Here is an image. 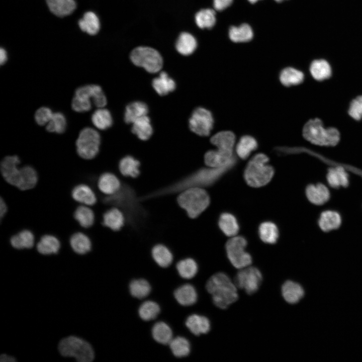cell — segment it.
<instances>
[{"label": "cell", "mask_w": 362, "mask_h": 362, "mask_svg": "<svg viewBox=\"0 0 362 362\" xmlns=\"http://www.w3.org/2000/svg\"><path fill=\"white\" fill-rule=\"evenodd\" d=\"M236 163L235 157L227 164L219 167L203 168L179 180L142 197L143 200L181 192L191 188H203L212 185Z\"/></svg>", "instance_id": "cell-1"}, {"label": "cell", "mask_w": 362, "mask_h": 362, "mask_svg": "<svg viewBox=\"0 0 362 362\" xmlns=\"http://www.w3.org/2000/svg\"><path fill=\"white\" fill-rule=\"evenodd\" d=\"M103 202L120 209L124 213L126 221L133 227H137L145 220L147 212L141 204V199L134 190L124 184L115 193L108 195Z\"/></svg>", "instance_id": "cell-2"}, {"label": "cell", "mask_w": 362, "mask_h": 362, "mask_svg": "<svg viewBox=\"0 0 362 362\" xmlns=\"http://www.w3.org/2000/svg\"><path fill=\"white\" fill-rule=\"evenodd\" d=\"M206 288L212 295L215 305L222 309H226L238 298L237 287L223 273L211 276L206 283Z\"/></svg>", "instance_id": "cell-3"}, {"label": "cell", "mask_w": 362, "mask_h": 362, "mask_svg": "<svg viewBox=\"0 0 362 362\" xmlns=\"http://www.w3.org/2000/svg\"><path fill=\"white\" fill-rule=\"evenodd\" d=\"M302 132L306 140L321 146H334L340 139V134L337 129L333 127L325 128L322 120L318 118L307 122Z\"/></svg>", "instance_id": "cell-4"}, {"label": "cell", "mask_w": 362, "mask_h": 362, "mask_svg": "<svg viewBox=\"0 0 362 362\" xmlns=\"http://www.w3.org/2000/svg\"><path fill=\"white\" fill-rule=\"evenodd\" d=\"M268 157L263 153H258L249 160L244 172V177L248 185L259 188L270 181L274 169L268 164Z\"/></svg>", "instance_id": "cell-5"}, {"label": "cell", "mask_w": 362, "mask_h": 362, "mask_svg": "<svg viewBox=\"0 0 362 362\" xmlns=\"http://www.w3.org/2000/svg\"><path fill=\"white\" fill-rule=\"evenodd\" d=\"M180 193L177 203L191 218L198 217L210 204L209 195L203 188H191Z\"/></svg>", "instance_id": "cell-6"}, {"label": "cell", "mask_w": 362, "mask_h": 362, "mask_svg": "<svg viewBox=\"0 0 362 362\" xmlns=\"http://www.w3.org/2000/svg\"><path fill=\"white\" fill-rule=\"evenodd\" d=\"M58 350L62 355L74 357L79 362H90L95 357L91 345L74 336L62 339L58 344Z\"/></svg>", "instance_id": "cell-7"}, {"label": "cell", "mask_w": 362, "mask_h": 362, "mask_svg": "<svg viewBox=\"0 0 362 362\" xmlns=\"http://www.w3.org/2000/svg\"><path fill=\"white\" fill-rule=\"evenodd\" d=\"M101 144V136L90 127L82 129L76 141L78 155L84 159H92L98 154Z\"/></svg>", "instance_id": "cell-8"}, {"label": "cell", "mask_w": 362, "mask_h": 362, "mask_svg": "<svg viewBox=\"0 0 362 362\" xmlns=\"http://www.w3.org/2000/svg\"><path fill=\"white\" fill-rule=\"evenodd\" d=\"M130 59L135 65L143 67L152 73L158 72L163 65L160 53L149 47L140 46L135 48L130 54Z\"/></svg>", "instance_id": "cell-9"}, {"label": "cell", "mask_w": 362, "mask_h": 362, "mask_svg": "<svg viewBox=\"0 0 362 362\" xmlns=\"http://www.w3.org/2000/svg\"><path fill=\"white\" fill-rule=\"evenodd\" d=\"M247 241L242 236H233L226 243L225 248L227 256L233 266L242 269L250 265L252 257L245 251Z\"/></svg>", "instance_id": "cell-10"}, {"label": "cell", "mask_w": 362, "mask_h": 362, "mask_svg": "<svg viewBox=\"0 0 362 362\" xmlns=\"http://www.w3.org/2000/svg\"><path fill=\"white\" fill-rule=\"evenodd\" d=\"M262 277L260 270L253 266L240 269L236 274L234 284L236 286L249 295L254 294L259 289Z\"/></svg>", "instance_id": "cell-11"}, {"label": "cell", "mask_w": 362, "mask_h": 362, "mask_svg": "<svg viewBox=\"0 0 362 362\" xmlns=\"http://www.w3.org/2000/svg\"><path fill=\"white\" fill-rule=\"evenodd\" d=\"M214 124V119L211 112L202 107L195 109L189 119L190 130L201 136H208Z\"/></svg>", "instance_id": "cell-12"}, {"label": "cell", "mask_w": 362, "mask_h": 362, "mask_svg": "<svg viewBox=\"0 0 362 362\" xmlns=\"http://www.w3.org/2000/svg\"><path fill=\"white\" fill-rule=\"evenodd\" d=\"M20 163L18 156L11 155L5 157L1 163V171L3 178L8 184L17 188L22 174L21 168L18 166Z\"/></svg>", "instance_id": "cell-13"}, {"label": "cell", "mask_w": 362, "mask_h": 362, "mask_svg": "<svg viewBox=\"0 0 362 362\" xmlns=\"http://www.w3.org/2000/svg\"><path fill=\"white\" fill-rule=\"evenodd\" d=\"M234 157L233 152L217 149L207 151L205 154L204 161L208 167H219L227 164Z\"/></svg>", "instance_id": "cell-14"}, {"label": "cell", "mask_w": 362, "mask_h": 362, "mask_svg": "<svg viewBox=\"0 0 362 362\" xmlns=\"http://www.w3.org/2000/svg\"><path fill=\"white\" fill-rule=\"evenodd\" d=\"M306 195L308 200L316 205L325 204L330 198V192L328 188L321 183L308 186L306 189Z\"/></svg>", "instance_id": "cell-15"}, {"label": "cell", "mask_w": 362, "mask_h": 362, "mask_svg": "<svg viewBox=\"0 0 362 362\" xmlns=\"http://www.w3.org/2000/svg\"><path fill=\"white\" fill-rule=\"evenodd\" d=\"M126 220L123 212L116 207L106 211L103 215L102 224L113 231L120 230Z\"/></svg>", "instance_id": "cell-16"}, {"label": "cell", "mask_w": 362, "mask_h": 362, "mask_svg": "<svg viewBox=\"0 0 362 362\" xmlns=\"http://www.w3.org/2000/svg\"><path fill=\"white\" fill-rule=\"evenodd\" d=\"M186 325L190 331L197 336L208 333L211 326L207 317L198 314L190 315L186 319Z\"/></svg>", "instance_id": "cell-17"}, {"label": "cell", "mask_w": 362, "mask_h": 362, "mask_svg": "<svg viewBox=\"0 0 362 362\" xmlns=\"http://www.w3.org/2000/svg\"><path fill=\"white\" fill-rule=\"evenodd\" d=\"M282 294L287 302L293 304L298 303L303 298L304 291L298 283L288 280L282 285Z\"/></svg>", "instance_id": "cell-18"}, {"label": "cell", "mask_w": 362, "mask_h": 362, "mask_svg": "<svg viewBox=\"0 0 362 362\" xmlns=\"http://www.w3.org/2000/svg\"><path fill=\"white\" fill-rule=\"evenodd\" d=\"M71 194L74 200L86 205H94L97 201V197L93 190L85 184H80L75 186L72 190Z\"/></svg>", "instance_id": "cell-19"}, {"label": "cell", "mask_w": 362, "mask_h": 362, "mask_svg": "<svg viewBox=\"0 0 362 362\" xmlns=\"http://www.w3.org/2000/svg\"><path fill=\"white\" fill-rule=\"evenodd\" d=\"M122 185L118 178L113 173L105 172L100 175L98 181L99 189L107 195L117 192Z\"/></svg>", "instance_id": "cell-20"}, {"label": "cell", "mask_w": 362, "mask_h": 362, "mask_svg": "<svg viewBox=\"0 0 362 362\" xmlns=\"http://www.w3.org/2000/svg\"><path fill=\"white\" fill-rule=\"evenodd\" d=\"M341 224V218L340 214L333 210H326L323 212L318 220L320 229L324 232H329L337 229Z\"/></svg>", "instance_id": "cell-21"}, {"label": "cell", "mask_w": 362, "mask_h": 362, "mask_svg": "<svg viewBox=\"0 0 362 362\" xmlns=\"http://www.w3.org/2000/svg\"><path fill=\"white\" fill-rule=\"evenodd\" d=\"M326 178L329 185L333 188L346 187L349 184L348 174L340 166L329 169Z\"/></svg>", "instance_id": "cell-22"}, {"label": "cell", "mask_w": 362, "mask_h": 362, "mask_svg": "<svg viewBox=\"0 0 362 362\" xmlns=\"http://www.w3.org/2000/svg\"><path fill=\"white\" fill-rule=\"evenodd\" d=\"M148 112L147 105L141 101H135L126 107L124 121L127 124L133 123L137 119L147 116Z\"/></svg>", "instance_id": "cell-23"}, {"label": "cell", "mask_w": 362, "mask_h": 362, "mask_svg": "<svg viewBox=\"0 0 362 362\" xmlns=\"http://www.w3.org/2000/svg\"><path fill=\"white\" fill-rule=\"evenodd\" d=\"M152 85L156 92L160 96H164L173 92L176 88L174 80L165 72H161L152 80Z\"/></svg>", "instance_id": "cell-24"}, {"label": "cell", "mask_w": 362, "mask_h": 362, "mask_svg": "<svg viewBox=\"0 0 362 362\" xmlns=\"http://www.w3.org/2000/svg\"><path fill=\"white\" fill-rule=\"evenodd\" d=\"M174 296L179 304L185 306L192 305L197 300L196 290L190 284H185L178 287L175 290Z\"/></svg>", "instance_id": "cell-25"}, {"label": "cell", "mask_w": 362, "mask_h": 362, "mask_svg": "<svg viewBox=\"0 0 362 362\" xmlns=\"http://www.w3.org/2000/svg\"><path fill=\"white\" fill-rule=\"evenodd\" d=\"M210 141L211 143L217 147V149L233 152L235 136L231 131H224L218 132L211 138Z\"/></svg>", "instance_id": "cell-26"}, {"label": "cell", "mask_w": 362, "mask_h": 362, "mask_svg": "<svg viewBox=\"0 0 362 362\" xmlns=\"http://www.w3.org/2000/svg\"><path fill=\"white\" fill-rule=\"evenodd\" d=\"M46 2L50 11L60 17L70 15L76 8L74 0H46Z\"/></svg>", "instance_id": "cell-27"}, {"label": "cell", "mask_w": 362, "mask_h": 362, "mask_svg": "<svg viewBox=\"0 0 362 362\" xmlns=\"http://www.w3.org/2000/svg\"><path fill=\"white\" fill-rule=\"evenodd\" d=\"M310 72L312 77L317 81L328 79L332 74V69L329 63L324 59L313 61L310 66Z\"/></svg>", "instance_id": "cell-28"}, {"label": "cell", "mask_w": 362, "mask_h": 362, "mask_svg": "<svg viewBox=\"0 0 362 362\" xmlns=\"http://www.w3.org/2000/svg\"><path fill=\"white\" fill-rule=\"evenodd\" d=\"M218 225L223 233L227 236H236L239 230V224L235 217L229 213L221 214Z\"/></svg>", "instance_id": "cell-29"}, {"label": "cell", "mask_w": 362, "mask_h": 362, "mask_svg": "<svg viewBox=\"0 0 362 362\" xmlns=\"http://www.w3.org/2000/svg\"><path fill=\"white\" fill-rule=\"evenodd\" d=\"M60 248V242L55 236L47 234L41 237L37 244V251L43 255L56 254Z\"/></svg>", "instance_id": "cell-30"}, {"label": "cell", "mask_w": 362, "mask_h": 362, "mask_svg": "<svg viewBox=\"0 0 362 362\" xmlns=\"http://www.w3.org/2000/svg\"><path fill=\"white\" fill-rule=\"evenodd\" d=\"M132 132L141 140H147L153 133L150 120L147 116L142 117L133 122Z\"/></svg>", "instance_id": "cell-31"}, {"label": "cell", "mask_w": 362, "mask_h": 362, "mask_svg": "<svg viewBox=\"0 0 362 362\" xmlns=\"http://www.w3.org/2000/svg\"><path fill=\"white\" fill-rule=\"evenodd\" d=\"M10 241L11 245L16 249H28L34 246L35 237L30 230L25 229L13 235Z\"/></svg>", "instance_id": "cell-32"}, {"label": "cell", "mask_w": 362, "mask_h": 362, "mask_svg": "<svg viewBox=\"0 0 362 362\" xmlns=\"http://www.w3.org/2000/svg\"><path fill=\"white\" fill-rule=\"evenodd\" d=\"M69 243L73 250L79 254H84L92 249V242L89 238L81 232L72 234L70 238Z\"/></svg>", "instance_id": "cell-33"}, {"label": "cell", "mask_w": 362, "mask_h": 362, "mask_svg": "<svg viewBox=\"0 0 362 362\" xmlns=\"http://www.w3.org/2000/svg\"><path fill=\"white\" fill-rule=\"evenodd\" d=\"M140 162L133 156L127 155L123 157L119 163L121 174L125 176L137 177L140 173Z\"/></svg>", "instance_id": "cell-34"}, {"label": "cell", "mask_w": 362, "mask_h": 362, "mask_svg": "<svg viewBox=\"0 0 362 362\" xmlns=\"http://www.w3.org/2000/svg\"><path fill=\"white\" fill-rule=\"evenodd\" d=\"M197 46V43L195 37L187 32H183L180 34L175 45L178 52L186 56L192 54Z\"/></svg>", "instance_id": "cell-35"}, {"label": "cell", "mask_w": 362, "mask_h": 362, "mask_svg": "<svg viewBox=\"0 0 362 362\" xmlns=\"http://www.w3.org/2000/svg\"><path fill=\"white\" fill-rule=\"evenodd\" d=\"M279 78L283 85L290 86L301 84L304 80V74L297 69L287 67L282 70Z\"/></svg>", "instance_id": "cell-36"}, {"label": "cell", "mask_w": 362, "mask_h": 362, "mask_svg": "<svg viewBox=\"0 0 362 362\" xmlns=\"http://www.w3.org/2000/svg\"><path fill=\"white\" fill-rule=\"evenodd\" d=\"M258 232L260 239L265 243L274 244L278 240L279 230L276 225L273 222H262L258 227Z\"/></svg>", "instance_id": "cell-37"}, {"label": "cell", "mask_w": 362, "mask_h": 362, "mask_svg": "<svg viewBox=\"0 0 362 362\" xmlns=\"http://www.w3.org/2000/svg\"><path fill=\"white\" fill-rule=\"evenodd\" d=\"M22 174L18 189L25 191L33 188L38 182V174L31 166L26 165L21 167Z\"/></svg>", "instance_id": "cell-38"}, {"label": "cell", "mask_w": 362, "mask_h": 362, "mask_svg": "<svg viewBox=\"0 0 362 362\" xmlns=\"http://www.w3.org/2000/svg\"><path fill=\"white\" fill-rule=\"evenodd\" d=\"M78 25L82 31L91 35L97 34L100 28L99 19L92 12L85 13L82 18L79 20Z\"/></svg>", "instance_id": "cell-39"}, {"label": "cell", "mask_w": 362, "mask_h": 362, "mask_svg": "<svg viewBox=\"0 0 362 362\" xmlns=\"http://www.w3.org/2000/svg\"><path fill=\"white\" fill-rule=\"evenodd\" d=\"M91 120L94 125L102 130L109 128L113 124V118L111 112L103 108L96 110L92 115Z\"/></svg>", "instance_id": "cell-40"}, {"label": "cell", "mask_w": 362, "mask_h": 362, "mask_svg": "<svg viewBox=\"0 0 362 362\" xmlns=\"http://www.w3.org/2000/svg\"><path fill=\"white\" fill-rule=\"evenodd\" d=\"M152 335L154 340L162 344H169L172 338L170 327L164 322L156 323L152 329Z\"/></svg>", "instance_id": "cell-41"}, {"label": "cell", "mask_w": 362, "mask_h": 362, "mask_svg": "<svg viewBox=\"0 0 362 362\" xmlns=\"http://www.w3.org/2000/svg\"><path fill=\"white\" fill-rule=\"evenodd\" d=\"M152 257L160 266L166 267L170 265L173 260V255L170 250L165 245L157 244L151 251Z\"/></svg>", "instance_id": "cell-42"}, {"label": "cell", "mask_w": 362, "mask_h": 362, "mask_svg": "<svg viewBox=\"0 0 362 362\" xmlns=\"http://www.w3.org/2000/svg\"><path fill=\"white\" fill-rule=\"evenodd\" d=\"M257 147L256 140L249 135L242 136L236 146L237 155L242 159H246L250 153Z\"/></svg>", "instance_id": "cell-43"}, {"label": "cell", "mask_w": 362, "mask_h": 362, "mask_svg": "<svg viewBox=\"0 0 362 362\" xmlns=\"http://www.w3.org/2000/svg\"><path fill=\"white\" fill-rule=\"evenodd\" d=\"M229 35L233 42H244L252 39L253 31L249 25L243 24L239 27H231L229 30Z\"/></svg>", "instance_id": "cell-44"}, {"label": "cell", "mask_w": 362, "mask_h": 362, "mask_svg": "<svg viewBox=\"0 0 362 362\" xmlns=\"http://www.w3.org/2000/svg\"><path fill=\"white\" fill-rule=\"evenodd\" d=\"M73 216L79 224L85 228L92 227L95 222V215L93 211L84 206H78L75 209Z\"/></svg>", "instance_id": "cell-45"}, {"label": "cell", "mask_w": 362, "mask_h": 362, "mask_svg": "<svg viewBox=\"0 0 362 362\" xmlns=\"http://www.w3.org/2000/svg\"><path fill=\"white\" fill-rule=\"evenodd\" d=\"M176 267L180 276L186 279L194 277L198 269L197 262L191 258H187L179 261Z\"/></svg>", "instance_id": "cell-46"}, {"label": "cell", "mask_w": 362, "mask_h": 362, "mask_svg": "<svg viewBox=\"0 0 362 362\" xmlns=\"http://www.w3.org/2000/svg\"><path fill=\"white\" fill-rule=\"evenodd\" d=\"M168 344L172 353L177 357H185L190 352V342L185 337L178 336L172 338Z\"/></svg>", "instance_id": "cell-47"}, {"label": "cell", "mask_w": 362, "mask_h": 362, "mask_svg": "<svg viewBox=\"0 0 362 362\" xmlns=\"http://www.w3.org/2000/svg\"><path fill=\"white\" fill-rule=\"evenodd\" d=\"M129 290L134 297L143 299L149 294L151 287L149 283L144 279L134 280L130 283Z\"/></svg>", "instance_id": "cell-48"}, {"label": "cell", "mask_w": 362, "mask_h": 362, "mask_svg": "<svg viewBox=\"0 0 362 362\" xmlns=\"http://www.w3.org/2000/svg\"><path fill=\"white\" fill-rule=\"evenodd\" d=\"M195 21L200 28H211L216 22L215 12L209 9L202 10L196 14Z\"/></svg>", "instance_id": "cell-49"}, {"label": "cell", "mask_w": 362, "mask_h": 362, "mask_svg": "<svg viewBox=\"0 0 362 362\" xmlns=\"http://www.w3.org/2000/svg\"><path fill=\"white\" fill-rule=\"evenodd\" d=\"M160 312V307L157 303L152 301L143 303L138 310L140 318L144 321L154 319Z\"/></svg>", "instance_id": "cell-50"}, {"label": "cell", "mask_w": 362, "mask_h": 362, "mask_svg": "<svg viewBox=\"0 0 362 362\" xmlns=\"http://www.w3.org/2000/svg\"><path fill=\"white\" fill-rule=\"evenodd\" d=\"M66 127L65 116L60 112L53 113L50 121L47 124L46 129L49 132L62 133Z\"/></svg>", "instance_id": "cell-51"}, {"label": "cell", "mask_w": 362, "mask_h": 362, "mask_svg": "<svg viewBox=\"0 0 362 362\" xmlns=\"http://www.w3.org/2000/svg\"><path fill=\"white\" fill-rule=\"evenodd\" d=\"M71 107L77 112H87L92 109V100L86 97L74 95L72 100Z\"/></svg>", "instance_id": "cell-52"}, {"label": "cell", "mask_w": 362, "mask_h": 362, "mask_svg": "<svg viewBox=\"0 0 362 362\" xmlns=\"http://www.w3.org/2000/svg\"><path fill=\"white\" fill-rule=\"evenodd\" d=\"M348 114L355 121H359L362 119V95L355 97L351 101Z\"/></svg>", "instance_id": "cell-53"}, {"label": "cell", "mask_w": 362, "mask_h": 362, "mask_svg": "<svg viewBox=\"0 0 362 362\" xmlns=\"http://www.w3.org/2000/svg\"><path fill=\"white\" fill-rule=\"evenodd\" d=\"M53 113L52 110L46 107L39 108L34 116L36 123L40 126L46 125L51 120Z\"/></svg>", "instance_id": "cell-54"}, {"label": "cell", "mask_w": 362, "mask_h": 362, "mask_svg": "<svg viewBox=\"0 0 362 362\" xmlns=\"http://www.w3.org/2000/svg\"><path fill=\"white\" fill-rule=\"evenodd\" d=\"M233 0H214V7L217 11H222L229 7Z\"/></svg>", "instance_id": "cell-55"}, {"label": "cell", "mask_w": 362, "mask_h": 362, "mask_svg": "<svg viewBox=\"0 0 362 362\" xmlns=\"http://www.w3.org/2000/svg\"><path fill=\"white\" fill-rule=\"evenodd\" d=\"M0 217L1 220L5 217V215L7 213L8 207L5 201L3 200L2 197H1L0 201Z\"/></svg>", "instance_id": "cell-56"}, {"label": "cell", "mask_w": 362, "mask_h": 362, "mask_svg": "<svg viewBox=\"0 0 362 362\" xmlns=\"http://www.w3.org/2000/svg\"><path fill=\"white\" fill-rule=\"evenodd\" d=\"M1 361L2 362H14L16 360L13 356L8 355L6 354H3L1 355Z\"/></svg>", "instance_id": "cell-57"}, {"label": "cell", "mask_w": 362, "mask_h": 362, "mask_svg": "<svg viewBox=\"0 0 362 362\" xmlns=\"http://www.w3.org/2000/svg\"><path fill=\"white\" fill-rule=\"evenodd\" d=\"M7 60V54L6 50L3 48L0 50V63L1 65L4 64Z\"/></svg>", "instance_id": "cell-58"}, {"label": "cell", "mask_w": 362, "mask_h": 362, "mask_svg": "<svg viewBox=\"0 0 362 362\" xmlns=\"http://www.w3.org/2000/svg\"><path fill=\"white\" fill-rule=\"evenodd\" d=\"M248 1L250 3H252V4H253V3H256V2L257 1H258V0H248Z\"/></svg>", "instance_id": "cell-59"}, {"label": "cell", "mask_w": 362, "mask_h": 362, "mask_svg": "<svg viewBox=\"0 0 362 362\" xmlns=\"http://www.w3.org/2000/svg\"><path fill=\"white\" fill-rule=\"evenodd\" d=\"M275 1H277V2H281L284 0H275Z\"/></svg>", "instance_id": "cell-60"}]
</instances>
